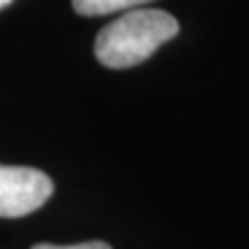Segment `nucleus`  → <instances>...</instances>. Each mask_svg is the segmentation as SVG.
Returning <instances> with one entry per match:
<instances>
[{
  "mask_svg": "<svg viewBox=\"0 0 249 249\" xmlns=\"http://www.w3.org/2000/svg\"><path fill=\"white\" fill-rule=\"evenodd\" d=\"M178 21L169 12L134 7L99 30L95 55L104 67L127 70L148 60L161 44L178 35Z\"/></svg>",
  "mask_w": 249,
  "mask_h": 249,
  "instance_id": "f257e3e1",
  "label": "nucleus"
},
{
  "mask_svg": "<svg viewBox=\"0 0 249 249\" xmlns=\"http://www.w3.org/2000/svg\"><path fill=\"white\" fill-rule=\"evenodd\" d=\"M53 180L30 166L0 164V217H26L51 198Z\"/></svg>",
  "mask_w": 249,
  "mask_h": 249,
  "instance_id": "f03ea898",
  "label": "nucleus"
},
{
  "mask_svg": "<svg viewBox=\"0 0 249 249\" xmlns=\"http://www.w3.org/2000/svg\"><path fill=\"white\" fill-rule=\"evenodd\" d=\"M145 2H150V0H71L74 12L81 17H107L113 12L141 7Z\"/></svg>",
  "mask_w": 249,
  "mask_h": 249,
  "instance_id": "7ed1b4c3",
  "label": "nucleus"
},
{
  "mask_svg": "<svg viewBox=\"0 0 249 249\" xmlns=\"http://www.w3.org/2000/svg\"><path fill=\"white\" fill-rule=\"evenodd\" d=\"M33 249H111V245L102 240H90V242H79V245H49V242H39Z\"/></svg>",
  "mask_w": 249,
  "mask_h": 249,
  "instance_id": "20e7f679",
  "label": "nucleus"
},
{
  "mask_svg": "<svg viewBox=\"0 0 249 249\" xmlns=\"http://www.w3.org/2000/svg\"><path fill=\"white\" fill-rule=\"evenodd\" d=\"M9 2H12V0H0V9H2V7H7Z\"/></svg>",
  "mask_w": 249,
  "mask_h": 249,
  "instance_id": "39448f33",
  "label": "nucleus"
}]
</instances>
